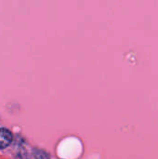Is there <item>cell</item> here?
I'll use <instances>...</instances> for the list:
<instances>
[{
    "label": "cell",
    "mask_w": 158,
    "mask_h": 159,
    "mask_svg": "<svg viewBox=\"0 0 158 159\" xmlns=\"http://www.w3.org/2000/svg\"><path fill=\"white\" fill-rule=\"evenodd\" d=\"M13 140V136L12 133L4 128L0 129V149H5L7 146L10 145V143H12Z\"/></svg>",
    "instance_id": "6da1fadb"
},
{
    "label": "cell",
    "mask_w": 158,
    "mask_h": 159,
    "mask_svg": "<svg viewBox=\"0 0 158 159\" xmlns=\"http://www.w3.org/2000/svg\"><path fill=\"white\" fill-rule=\"evenodd\" d=\"M33 155H34V157L35 159H49V155L44 151V150H41V149H34V152H33Z\"/></svg>",
    "instance_id": "7a4b0ae2"
}]
</instances>
